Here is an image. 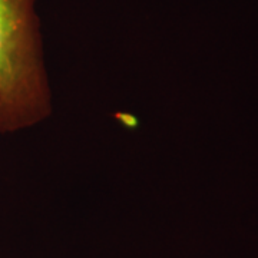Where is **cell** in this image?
Masks as SVG:
<instances>
[{"mask_svg":"<svg viewBox=\"0 0 258 258\" xmlns=\"http://www.w3.org/2000/svg\"><path fill=\"white\" fill-rule=\"evenodd\" d=\"M37 0H0V135L50 115Z\"/></svg>","mask_w":258,"mask_h":258,"instance_id":"cell-1","label":"cell"}]
</instances>
